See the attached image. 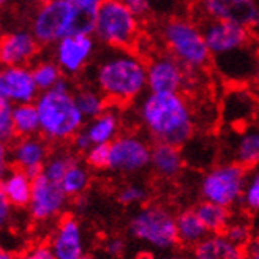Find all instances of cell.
Segmentation results:
<instances>
[{"label":"cell","instance_id":"cell-1","mask_svg":"<svg viewBox=\"0 0 259 259\" xmlns=\"http://www.w3.org/2000/svg\"><path fill=\"white\" fill-rule=\"evenodd\" d=\"M82 76L111 105H135L147 92V59L136 49L105 48Z\"/></svg>","mask_w":259,"mask_h":259},{"label":"cell","instance_id":"cell-2","mask_svg":"<svg viewBox=\"0 0 259 259\" xmlns=\"http://www.w3.org/2000/svg\"><path fill=\"white\" fill-rule=\"evenodd\" d=\"M201 25L218 74L232 84L251 82L259 51L256 35L232 21L205 19Z\"/></svg>","mask_w":259,"mask_h":259},{"label":"cell","instance_id":"cell-3","mask_svg":"<svg viewBox=\"0 0 259 259\" xmlns=\"http://www.w3.org/2000/svg\"><path fill=\"white\" fill-rule=\"evenodd\" d=\"M135 119L153 142L184 147L196 133V115L185 94L146 92L135 103Z\"/></svg>","mask_w":259,"mask_h":259},{"label":"cell","instance_id":"cell-4","mask_svg":"<svg viewBox=\"0 0 259 259\" xmlns=\"http://www.w3.org/2000/svg\"><path fill=\"white\" fill-rule=\"evenodd\" d=\"M35 106L40 115V135L49 144L70 142L87 122L76 103L70 77H63L54 89L40 92Z\"/></svg>","mask_w":259,"mask_h":259},{"label":"cell","instance_id":"cell-5","mask_svg":"<svg viewBox=\"0 0 259 259\" xmlns=\"http://www.w3.org/2000/svg\"><path fill=\"white\" fill-rule=\"evenodd\" d=\"M160 40L164 51L174 56L187 70L205 71L212 65L202 25L190 18H167L160 24Z\"/></svg>","mask_w":259,"mask_h":259},{"label":"cell","instance_id":"cell-6","mask_svg":"<svg viewBox=\"0 0 259 259\" xmlns=\"http://www.w3.org/2000/svg\"><path fill=\"white\" fill-rule=\"evenodd\" d=\"M94 36L105 48L136 49L141 40V19L122 0H105L95 22Z\"/></svg>","mask_w":259,"mask_h":259},{"label":"cell","instance_id":"cell-7","mask_svg":"<svg viewBox=\"0 0 259 259\" xmlns=\"http://www.w3.org/2000/svg\"><path fill=\"white\" fill-rule=\"evenodd\" d=\"M128 232L147 247L166 251L179 243L177 217L158 204H147L138 209L128 222Z\"/></svg>","mask_w":259,"mask_h":259},{"label":"cell","instance_id":"cell-8","mask_svg":"<svg viewBox=\"0 0 259 259\" xmlns=\"http://www.w3.org/2000/svg\"><path fill=\"white\" fill-rule=\"evenodd\" d=\"M247 172L243 166L222 160L212 164L199 180V194L202 201L215 202L223 207H236L242 204Z\"/></svg>","mask_w":259,"mask_h":259},{"label":"cell","instance_id":"cell-9","mask_svg":"<svg viewBox=\"0 0 259 259\" xmlns=\"http://www.w3.org/2000/svg\"><path fill=\"white\" fill-rule=\"evenodd\" d=\"M30 30L43 48H53L62 38L74 33V11L70 0L38 5L30 19Z\"/></svg>","mask_w":259,"mask_h":259},{"label":"cell","instance_id":"cell-10","mask_svg":"<svg viewBox=\"0 0 259 259\" xmlns=\"http://www.w3.org/2000/svg\"><path fill=\"white\" fill-rule=\"evenodd\" d=\"M152 144L147 136L135 132L120 133L109 144L108 171L120 176H135L150 167Z\"/></svg>","mask_w":259,"mask_h":259},{"label":"cell","instance_id":"cell-11","mask_svg":"<svg viewBox=\"0 0 259 259\" xmlns=\"http://www.w3.org/2000/svg\"><path fill=\"white\" fill-rule=\"evenodd\" d=\"M218 146L222 160L251 169L259 163V115L239 126H225Z\"/></svg>","mask_w":259,"mask_h":259},{"label":"cell","instance_id":"cell-12","mask_svg":"<svg viewBox=\"0 0 259 259\" xmlns=\"http://www.w3.org/2000/svg\"><path fill=\"white\" fill-rule=\"evenodd\" d=\"M98 41L94 35L71 33L53 46V57L63 74L73 77L82 76L97 57Z\"/></svg>","mask_w":259,"mask_h":259},{"label":"cell","instance_id":"cell-13","mask_svg":"<svg viewBox=\"0 0 259 259\" xmlns=\"http://www.w3.org/2000/svg\"><path fill=\"white\" fill-rule=\"evenodd\" d=\"M188 70L167 51L147 59V92L185 94Z\"/></svg>","mask_w":259,"mask_h":259},{"label":"cell","instance_id":"cell-14","mask_svg":"<svg viewBox=\"0 0 259 259\" xmlns=\"http://www.w3.org/2000/svg\"><path fill=\"white\" fill-rule=\"evenodd\" d=\"M196 5L205 19L239 22L259 36L257 0H196Z\"/></svg>","mask_w":259,"mask_h":259},{"label":"cell","instance_id":"cell-15","mask_svg":"<svg viewBox=\"0 0 259 259\" xmlns=\"http://www.w3.org/2000/svg\"><path fill=\"white\" fill-rule=\"evenodd\" d=\"M68 205V194L63 191L59 182L40 174L33 179L32 198L29 202V212L36 222H51L63 213Z\"/></svg>","mask_w":259,"mask_h":259},{"label":"cell","instance_id":"cell-16","mask_svg":"<svg viewBox=\"0 0 259 259\" xmlns=\"http://www.w3.org/2000/svg\"><path fill=\"white\" fill-rule=\"evenodd\" d=\"M49 155V142L41 135L16 138L7 150V158L11 166L25 171L33 179L41 174Z\"/></svg>","mask_w":259,"mask_h":259},{"label":"cell","instance_id":"cell-17","mask_svg":"<svg viewBox=\"0 0 259 259\" xmlns=\"http://www.w3.org/2000/svg\"><path fill=\"white\" fill-rule=\"evenodd\" d=\"M220 115L225 126H239L256 119L259 115V95L253 87L234 84L222 100Z\"/></svg>","mask_w":259,"mask_h":259},{"label":"cell","instance_id":"cell-18","mask_svg":"<svg viewBox=\"0 0 259 259\" xmlns=\"http://www.w3.org/2000/svg\"><path fill=\"white\" fill-rule=\"evenodd\" d=\"M41 48L32 30L16 29L7 32L0 40V62L4 67H30L40 59Z\"/></svg>","mask_w":259,"mask_h":259},{"label":"cell","instance_id":"cell-19","mask_svg":"<svg viewBox=\"0 0 259 259\" xmlns=\"http://www.w3.org/2000/svg\"><path fill=\"white\" fill-rule=\"evenodd\" d=\"M38 89L30 67H4L0 71V100L15 105L35 103Z\"/></svg>","mask_w":259,"mask_h":259},{"label":"cell","instance_id":"cell-20","mask_svg":"<svg viewBox=\"0 0 259 259\" xmlns=\"http://www.w3.org/2000/svg\"><path fill=\"white\" fill-rule=\"evenodd\" d=\"M49 248L56 259H85V234L79 220L74 217L60 220L51 236Z\"/></svg>","mask_w":259,"mask_h":259},{"label":"cell","instance_id":"cell-21","mask_svg":"<svg viewBox=\"0 0 259 259\" xmlns=\"http://www.w3.org/2000/svg\"><path fill=\"white\" fill-rule=\"evenodd\" d=\"M185 155L182 147L166 144V142H153L150 155L152 172L163 179L172 180L180 176L185 166Z\"/></svg>","mask_w":259,"mask_h":259},{"label":"cell","instance_id":"cell-22","mask_svg":"<svg viewBox=\"0 0 259 259\" xmlns=\"http://www.w3.org/2000/svg\"><path fill=\"white\" fill-rule=\"evenodd\" d=\"M84 132L92 144H111L122 133V115L119 106L111 105L105 112L90 119L84 125Z\"/></svg>","mask_w":259,"mask_h":259},{"label":"cell","instance_id":"cell-23","mask_svg":"<svg viewBox=\"0 0 259 259\" xmlns=\"http://www.w3.org/2000/svg\"><path fill=\"white\" fill-rule=\"evenodd\" d=\"M191 259H245V248L228 239L223 232L209 234L193 248Z\"/></svg>","mask_w":259,"mask_h":259},{"label":"cell","instance_id":"cell-24","mask_svg":"<svg viewBox=\"0 0 259 259\" xmlns=\"http://www.w3.org/2000/svg\"><path fill=\"white\" fill-rule=\"evenodd\" d=\"M32 187L33 177H30L25 171L11 167L7 172H4L2 184H0V194L13 207H25L29 205L32 198Z\"/></svg>","mask_w":259,"mask_h":259},{"label":"cell","instance_id":"cell-25","mask_svg":"<svg viewBox=\"0 0 259 259\" xmlns=\"http://www.w3.org/2000/svg\"><path fill=\"white\" fill-rule=\"evenodd\" d=\"M210 232L199 220L196 212L184 210L177 215V239L185 248H194L199 245Z\"/></svg>","mask_w":259,"mask_h":259},{"label":"cell","instance_id":"cell-26","mask_svg":"<svg viewBox=\"0 0 259 259\" xmlns=\"http://www.w3.org/2000/svg\"><path fill=\"white\" fill-rule=\"evenodd\" d=\"M74 98L85 120L97 117V115L103 114L111 106L108 98L97 87L87 82H82L74 87Z\"/></svg>","mask_w":259,"mask_h":259},{"label":"cell","instance_id":"cell-27","mask_svg":"<svg viewBox=\"0 0 259 259\" xmlns=\"http://www.w3.org/2000/svg\"><path fill=\"white\" fill-rule=\"evenodd\" d=\"M74 11V33L94 35L95 22L105 0H70Z\"/></svg>","mask_w":259,"mask_h":259},{"label":"cell","instance_id":"cell-28","mask_svg":"<svg viewBox=\"0 0 259 259\" xmlns=\"http://www.w3.org/2000/svg\"><path fill=\"white\" fill-rule=\"evenodd\" d=\"M194 212L199 217V220L204 223L207 231L210 234H218V232H225L229 220H231V212L228 207H223L215 202L209 201H201L196 207Z\"/></svg>","mask_w":259,"mask_h":259},{"label":"cell","instance_id":"cell-29","mask_svg":"<svg viewBox=\"0 0 259 259\" xmlns=\"http://www.w3.org/2000/svg\"><path fill=\"white\" fill-rule=\"evenodd\" d=\"M32 73L35 77V82L40 89V92L45 90L54 89L63 77H67L63 74L62 68L59 67V63L53 57H40L36 59L32 65Z\"/></svg>","mask_w":259,"mask_h":259},{"label":"cell","instance_id":"cell-30","mask_svg":"<svg viewBox=\"0 0 259 259\" xmlns=\"http://www.w3.org/2000/svg\"><path fill=\"white\" fill-rule=\"evenodd\" d=\"M60 185L63 191L68 194V198L82 196L90 185V167L85 164V161L77 158L65 172L63 179L60 180Z\"/></svg>","mask_w":259,"mask_h":259},{"label":"cell","instance_id":"cell-31","mask_svg":"<svg viewBox=\"0 0 259 259\" xmlns=\"http://www.w3.org/2000/svg\"><path fill=\"white\" fill-rule=\"evenodd\" d=\"M13 120H15L18 138L40 135V115H38L35 103L13 106Z\"/></svg>","mask_w":259,"mask_h":259},{"label":"cell","instance_id":"cell-32","mask_svg":"<svg viewBox=\"0 0 259 259\" xmlns=\"http://www.w3.org/2000/svg\"><path fill=\"white\" fill-rule=\"evenodd\" d=\"M77 160L74 150H67V149H57L53 150L49 155V158L46 160L41 174L46 176L48 179L59 182L63 179L65 172L68 171V167Z\"/></svg>","mask_w":259,"mask_h":259},{"label":"cell","instance_id":"cell-33","mask_svg":"<svg viewBox=\"0 0 259 259\" xmlns=\"http://www.w3.org/2000/svg\"><path fill=\"white\" fill-rule=\"evenodd\" d=\"M223 234L231 239L234 243L240 245V247L247 248L253 242V223L251 220L243 212L240 213H232L229 223L225 229Z\"/></svg>","mask_w":259,"mask_h":259},{"label":"cell","instance_id":"cell-34","mask_svg":"<svg viewBox=\"0 0 259 259\" xmlns=\"http://www.w3.org/2000/svg\"><path fill=\"white\" fill-rule=\"evenodd\" d=\"M240 207L247 213H259V163L247 172V184H245Z\"/></svg>","mask_w":259,"mask_h":259},{"label":"cell","instance_id":"cell-35","mask_svg":"<svg viewBox=\"0 0 259 259\" xmlns=\"http://www.w3.org/2000/svg\"><path fill=\"white\" fill-rule=\"evenodd\" d=\"M147 198H149L147 187L139 182H130V184L123 185L117 193L119 202L125 207L142 205L147 201Z\"/></svg>","mask_w":259,"mask_h":259},{"label":"cell","instance_id":"cell-36","mask_svg":"<svg viewBox=\"0 0 259 259\" xmlns=\"http://www.w3.org/2000/svg\"><path fill=\"white\" fill-rule=\"evenodd\" d=\"M18 138L13 120V105L5 100H0V141L4 146H10Z\"/></svg>","mask_w":259,"mask_h":259},{"label":"cell","instance_id":"cell-37","mask_svg":"<svg viewBox=\"0 0 259 259\" xmlns=\"http://www.w3.org/2000/svg\"><path fill=\"white\" fill-rule=\"evenodd\" d=\"M84 161L95 171L108 169L109 164V144H95L84 153Z\"/></svg>","mask_w":259,"mask_h":259},{"label":"cell","instance_id":"cell-38","mask_svg":"<svg viewBox=\"0 0 259 259\" xmlns=\"http://www.w3.org/2000/svg\"><path fill=\"white\" fill-rule=\"evenodd\" d=\"M122 2L132 10L141 21H144L150 15L152 7H153V0H122Z\"/></svg>","mask_w":259,"mask_h":259},{"label":"cell","instance_id":"cell-39","mask_svg":"<svg viewBox=\"0 0 259 259\" xmlns=\"http://www.w3.org/2000/svg\"><path fill=\"white\" fill-rule=\"evenodd\" d=\"M105 251L108 256L111 257H120L123 256L125 250H126V243L122 237L119 236H114V237H108L106 242H105Z\"/></svg>","mask_w":259,"mask_h":259},{"label":"cell","instance_id":"cell-40","mask_svg":"<svg viewBox=\"0 0 259 259\" xmlns=\"http://www.w3.org/2000/svg\"><path fill=\"white\" fill-rule=\"evenodd\" d=\"M71 150H74L76 153H85L90 147H92V141L89 139V136L85 135L84 130H81L71 141Z\"/></svg>","mask_w":259,"mask_h":259},{"label":"cell","instance_id":"cell-41","mask_svg":"<svg viewBox=\"0 0 259 259\" xmlns=\"http://www.w3.org/2000/svg\"><path fill=\"white\" fill-rule=\"evenodd\" d=\"M18 259H56L53 251H51L49 245L45 247V245H40V247L30 248L29 251H25L24 254L18 256Z\"/></svg>","mask_w":259,"mask_h":259},{"label":"cell","instance_id":"cell-42","mask_svg":"<svg viewBox=\"0 0 259 259\" xmlns=\"http://www.w3.org/2000/svg\"><path fill=\"white\" fill-rule=\"evenodd\" d=\"M11 207L13 205L7 201V198L0 194V222H2V225L8 223V220L11 217Z\"/></svg>","mask_w":259,"mask_h":259},{"label":"cell","instance_id":"cell-43","mask_svg":"<svg viewBox=\"0 0 259 259\" xmlns=\"http://www.w3.org/2000/svg\"><path fill=\"white\" fill-rule=\"evenodd\" d=\"M245 259H259V242L253 240L247 248H245Z\"/></svg>","mask_w":259,"mask_h":259},{"label":"cell","instance_id":"cell-44","mask_svg":"<svg viewBox=\"0 0 259 259\" xmlns=\"http://www.w3.org/2000/svg\"><path fill=\"white\" fill-rule=\"evenodd\" d=\"M251 87L254 92L259 95V51H257V62H256V70H254V76H253V79H251Z\"/></svg>","mask_w":259,"mask_h":259},{"label":"cell","instance_id":"cell-45","mask_svg":"<svg viewBox=\"0 0 259 259\" xmlns=\"http://www.w3.org/2000/svg\"><path fill=\"white\" fill-rule=\"evenodd\" d=\"M253 240H257L259 242V213L253 215Z\"/></svg>","mask_w":259,"mask_h":259},{"label":"cell","instance_id":"cell-46","mask_svg":"<svg viewBox=\"0 0 259 259\" xmlns=\"http://www.w3.org/2000/svg\"><path fill=\"white\" fill-rule=\"evenodd\" d=\"M0 259H18L13 253H10L8 250H2L0 251Z\"/></svg>","mask_w":259,"mask_h":259},{"label":"cell","instance_id":"cell-47","mask_svg":"<svg viewBox=\"0 0 259 259\" xmlns=\"http://www.w3.org/2000/svg\"><path fill=\"white\" fill-rule=\"evenodd\" d=\"M164 259H188V257L180 256V254H172V256H167V257H164Z\"/></svg>","mask_w":259,"mask_h":259},{"label":"cell","instance_id":"cell-48","mask_svg":"<svg viewBox=\"0 0 259 259\" xmlns=\"http://www.w3.org/2000/svg\"><path fill=\"white\" fill-rule=\"evenodd\" d=\"M38 5H43V4H49V2H54V0H33Z\"/></svg>","mask_w":259,"mask_h":259},{"label":"cell","instance_id":"cell-49","mask_svg":"<svg viewBox=\"0 0 259 259\" xmlns=\"http://www.w3.org/2000/svg\"><path fill=\"white\" fill-rule=\"evenodd\" d=\"M10 2V0H0V4H2V5H7Z\"/></svg>","mask_w":259,"mask_h":259}]
</instances>
